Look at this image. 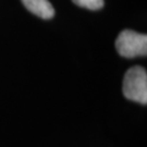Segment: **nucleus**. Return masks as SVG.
I'll list each match as a JSON object with an SVG mask.
<instances>
[{
    "mask_svg": "<svg viewBox=\"0 0 147 147\" xmlns=\"http://www.w3.org/2000/svg\"><path fill=\"white\" fill-rule=\"evenodd\" d=\"M75 5L89 10H99L104 7V0H72Z\"/></svg>",
    "mask_w": 147,
    "mask_h": 147,
    "instance_id": "nucleus-4",
    "label": "nucleus"
},
{
    "mask_svg": "<svg viewBox=\"0 0 147 147\" xmlns=\"http://www.w3.org/2000/svg\"><path fill=\"white\" fill-rule=\"evenodd\" d=\"M116 48L120 56L134 58L147 55V36L134 31L124 30L116 40Z\"/></svg>",
    "mask_w": 147,
    "mask_h": 147,
    "instance_id": "nucleus-2",
    "label": "nucleus"
},
{
    "mask_svg": "<svg viewBox=\"0 0 147 147\" xmlns=\"http://www.w3.org/2000/svg\"><path fill=\"white\" fill-rule=\"evenodd\" d=\"M123 94L127 99L146 105L147 73L142 67L129 69L123 79Z\"/></svg>",
    "mask_w": 147,
    "mask_h": 147,
    "instance_id": "nucleus-1",
    "label": "nucleus"
},
{
    "mask_svg": "<svg viewBox=\"0 0 147 147\" xmlns=\"http://www.w3.org/2000/svg\"><path fill=\"white\" fill-rule=\"evenodd\" d=\"M28 11L42 19L48 20L55 16V9L49 0H22Z\"/></svg>",
    "mask_w": 147,
    "mask_h": 147,
    "instance_id": "nucleus-3",
    "label": "nucleus"
}]
</instances>
